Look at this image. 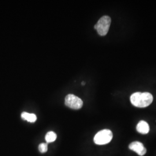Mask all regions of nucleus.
<instances>
[{
  "label": "nucleus",
  "instance_id": "8",
  "mask_svg": "<svg viewBox=\"0 0 156 156\" xmlns=\"http://www.w3.org/2000/svg\"><path fill=\"white\" fill-rule=\"evenodd\" d=\"M57 138V135L53 131L48 132L45 136V140L47 143H51L54 142Z\"/></svg>",
  "mask_w": 156,
  "mask_h": 156
},
{
  "label": "nucleus",
  "instance_id": "7",
  "mask_svg": "<svg viewBox=\"0 0 156 156\" xmlns=\"http://www.w3.org/2000/svg\"><path fill=\"white\" fill-rule=\"evenodd\" d=\"M21 117L23 120H27L28 122L34 123L37 120V116L34 113H28L27 112H23Z\"/></svg>",
  "mask_w": 156,
  "mask_h": 156
},
{
  "label": "nucleus",
  "instance_id": "6",
  "mask_svg": "<svg viewBox=\"0 0 156 156\" xmlns=\"http://www.w3.org/2000/svg\"><path fill=\"white\" fill-rule=\"evenodd\" d=\"M136 130L140 134H146L149 133L150 127L148 123L144 120L140 121L136 126Z\"/></svg>",
  "mask_w": 156,
  "mask_h": 156
},
{
  "label": "nucleus",
  "instance_id": "4",
  "mask_svg": "<svg viewBox=\"0 0 156 156\" xmlns=\"http://www.w3.org/2000/svg\"><path fill=\"white\" fill-rule=\"evenodd\" d=\"M83 101L73 94L67 95L65 98V105L73 109H79L83 106Z\"/></svg>",
  "mask_w": 156,
  "mask_h": 156
},
{
  "label": "nucleus",
  "instance_id": "2",
  "mask_svg": "<svg viewBox=\"0 0 156 156\" xmlns=\"http://www.w3.org/2000/svg\"><path fill=\"white\" fill-rule=\"evenodd\" d=\"M111 23V19L108 16H104L100 19L94 26V28L101 36H105L109 31Z\"/></svg>",
  "mask_w": 156,
  "mask_h": 156
},
{
  "label": "nucleus",
  "instance_id": "5",
  "mask_svg": "<svg viewBox=\"0 0 156 156\" xmlns=\"http://www.w3.org/2000/svg\"><path fill=\"white\" fill-rule=\"evenodd\" d=\"M129 149L136 152L140 156L145 155L147 151L144 145L141 142L138 141H135L131 143L129 145Z\"/></svg>",
  "mask_w": 156,
  "mask_h": 156
},
{
  "label": "nucleus",
  "instance_id": "10",
  "mask_svg": "<svg viewBox=\"0 0 156 156\" xmlns=\"http://www.w3.org/2000/svg\"><path fill=\"white\" fill-rule=\"evenodd\" d=\"M82 84H83V85H84V84H85V83H84V82H82Z\"/></svg>",
  "mask_w": 156,
  "mask_h": 156
},
{
  "label": "nucleus",
  "instance_id": "9",
  "mask_svg": "<svg viewBox=\"0 0 156 156\" xmlns=\"http://www.w3.org/2000/svg\"><path fill=\"white\" fill-rule=\"evenodd\" d=\"M38 149H39V151L41 153H46L48 151V149L47 144H45V143L41 144L39 145V146H38Z\"/></svg>",
  "mask_w": 156,
  "mask_h": 156
},
{
  "label": "nucleus",
  "instance_id": "1",
  "mask_svg": "<svg viewBox=\"0 0 156 156\" xmlns=\"http://www.w3.org/2000/svg\"><path fill=\"white\" fill-rule=\"evenodd\" d=\"M153 100V95L148 92H136L131 95L130 97L131 104L138 108H146L149 106Z\"/></svg>",
  "mask_w": 156,
  "mask_h": 156
},
{
  "label": "nucleus",
  "instance_id": "3",
  "mask_svg": "<svg viewBox=\"0 0 156 156\" xmlns=\"http://www.w3.org/2000/svg\"><path fill=\"white\" fill-rule=\"evenodd\" d=\"M113 138V134L109 129H103L97 133L94 138V142L97 145H103L109 143Z\"/></svg>",
  "mask_w": 156,
  "mask_h": 156
}]
</instances>
